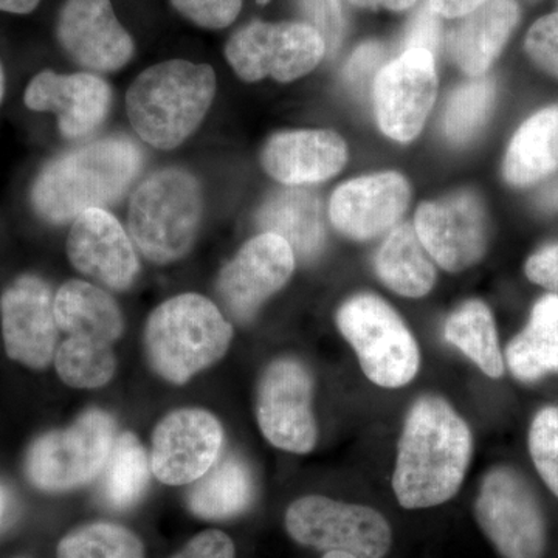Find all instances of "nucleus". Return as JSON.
<instances>
[{
    "label": "nucleus",
    "mask_w": 558,
    "mask_h": 558,
    "mask_svg": "<svg viewBox=\"0 0 558 558\" xmlns=\"http://www.w3.org/2000/svg\"><path fill=\"white\" fill-rule=\"evenodd\" d=\"M473 439L464 418L446 400L427 396L411 407L399 439L392 488L405 509L442 505L468 473Z\"/></svg>",
    "instance_id": "f257e3e1"
},
{
    "label": "nucleus",
    "mask_w": 558,
    "mask_h": 558,
    "mask_svg": "<svg viewBox=\"0 0 558 558\" xmlns=\"http://www.w3.org/2000/svg\"><path fill=\"white\" fill-rule=\"evenodd\" d=\"M142 165V150L130 138H101L68 150L46 163L33 182V209L53 226L73 222L87 209L119 202Z\"/></svg>",
    "instance_id": "f03ea898"
},
{
    "label": "nucleus",
    "mask_w": 558,
    "mask_h": 558,
    "mask_svg": "<svg viewBox=\"0 0 558 558\" xmlns=\"http://www.w3.org/2000/svg\"><path fill=\"white\" fill-rule=\"evenodd\" d=\"M216 95L215 70L185 60L160 62L140 73L126 95L128 116L143 142L174 149L207 117Z\"/></svg>",
    "instance_id": "7ed1b4c3"
},
{
    "label": "nucleus",
    "mask_w": 558,
    "mask_h": 558,
    "mask_svg": "<svg viewBox=\"0 0 558 558\" xmlns=\"http://www.w3.org/2000/svg\"><path fill=\"white\" fill-rule=\"evenodd\" d=\"M233 329L211 300L183 293L149 315L145 348L150 368L182 385L226 355Z\"/></svg>",
    "instance_id": "20e7f679"
},
{
    "label": "nucleus",
    "mask_w": 558,
    "mask_h": 558,
    "mask_svg": "<svg viewBox=\"0 0 558 558\" xmlns=\"http://www.w3.org/2000/svg\"><path fill=\"white\" fill-rule=\"evenodd\" d=\"M202 215L199 180L183 168H163L143 180L132 194L128 227L146 259L171 264L193 248Z\"/></svg>",
    "instance_id": "39448f33"
},
{
    "label": "nucleus",
    "mask_w": 558,
    "mask_h": 558,
    "mask_svg": "<svg viewBox=\"0 0 558 558\" xmlns=\"http://www.w3.org/2000/svg\"><path fill=\"white\" fill-rule=\"evenodd\" d=\"M337 326L374 384L402 388L416 377L421 365L417 341L380 296L362 293L344 301L337 312Z\"/></svg>",
    "instance_id": "423d86ee"
},
{
    "label": "nucleus",
    "mask_w": 558,
    "mask_h": 558,
    "mask_svg": "<svg viewBox=\"0 0 558 558\" xmlns=\"http://www.w3.org/2000/svg\"><path fill=\"white\" fill-rule=\"evenodd\" d=\"M481 531L502 558H543L548 523L531 483L519 470L499 465L481 483L475 502Z\"/></svg>",
    "instance_id": "0eeeda50"
},
{
    "label": "nucleus",
    "mask_w": 558,
    "mask_h": 558,
    "mask_svg": "<svg viewBox=\"0 0 558 558\" xmlns=\"http://www.w3.org/2000/svg\"><path fill=\"white\" fill-rule=\"evenodd\" d=\"M113 442V418L101 410L86 411L69 428L46 433L33 442L25 473L40 490H72L100 475Z\"/></svg>",
    "instance_id": "6e6552de"
},
{
    "label": "nucleus",
    "mask_w": 558,
    "mask_h": 558,
    "mask_svg": "<svg viewBox=\"0 0 558 558\" xmlns=\"http://www.w3.org/2000/svg\"><path fill=\"white\" fill-rule=\"evenodd\" d=\"M326 53L322 33L307 22L253 21L227 40L226 57L241 80H299L312 72Z\"/></svg>",
    "instance_id": "1a4fd4ad"
},
{
    "label": "nucleus",
    "mask_w": 558,
    "mask_h": 558,
    "mask_svg": "<svg viewBox=\"0 0 558 558\" xmlns=\"http://www.w3.org/2000/svg\"><path fill=\"white\" fill-rule=\"evenodd\" d=\"M286 529L300 545L357 558H385L392 545L391 526L380 512L318 495L290 505Z\"/></svg>",
    "instance_id": "9d476101"
},
{
    "label": "nucleus",
    "mask_w": 558,
    "mask_h": 558,
    "mask_svg": "<svg viewBox=\"0 0 558 558\" xmlns=\"http://www.w3.org/2000/svg\"><path fill=\"white\" fill-rule=\"evenodd\" d=\"M312 395L310 369L299 360L279 359L267 366L258 385L256 417L271 446L296 454L314 450L318 428Z\"/></svg>",
    "instance_id": "9b49d317"
},
{
    "label": "nucleus",
    "mask_w": 558,
    "mask_h": 558,
    "mask_svg": "<svg viewBox=\"0 0 558 558\" xmlns=\"http://www.w3.org/2000/svg\"><path fill=\"white\" fill-rule=\"evenodd\" d=\"M438 92L435 54L407 49L374 78L373 101L377 123L398 142L416 138L424 128Z\"/></svg>",
    "instance_id": "f8f14e48"
},
{
    "label": "nucleus",
    "mask_w": 558,
    "mask_h": 558,
    "mask_svg": "<svg viewBox=\"0 0 558 558\" xmlns=\"http://www.w3.org/2000/svg\"><path fill=\"white\" fill-rule=\"evenodd\" d=\"M414 229L442 269H469L486 253V211L473 191H457L442 199L425 202L417 209Z\"/></svg>",
    "instance_id": "ddd939ff"
},
{
    "label": "nucleus",
    "mask_w": 558,
    "mask_h": 558,
    "mask_svg": "<svg viewBox=\"0 0 558 558\" xmlns=\"http://www.w3.org/2000/svg\"><path fill=\"white\" fill-rule=\"evenodd\" d=\"M295 270V253L274 233L245 242L218 278V295L231 317L247 323L271 295L284 288Z\"/></svg>",
    "instance_id": "4468645a"
},
{
    "label": "nucleus",
    "mask_w": 558,
    "mask_h": 558,
    "mask_svg": "<svg viewBox=\"0 0 558 558\" xmlns=\"http://www.w3.org/2000/svg\"><path fill=\"white\" fill-rule=\"evenodd\" d=\"M223 429L208 411L183 409L154 429L150 469L161 483L183 486L201 480L218 462Z\"/></svg>",
    "instance_id": "2eb2a0df"
},
{
    "label": "nucleus",
    "mask_w": 558,
    "mask_h": 558,
    "mask_svg": "<svg viewBox=\"0 0 558 558\" xmlns=\"http://www.w3.org/2000/svg\"><path fill=\"white\" fill-rule=\"evenodd\" d=\"M0 311L9 357L27 368H47L57 354L60 329L49 282L36 275H22L3 292Z\"/></svg>",
    "instance_id": "dca6fc26"
},
{
    "label": "nucleus",
    "mask_w": 558,
    "mask_h": 558,
    "mask_svg": "<svg viewBox=\"0 0 558 558\" xmlns=\"http://www.w3.org/2000/svg\"><path fill=\"white\" fill-rule=\"evenodd\" d=\"M57 38L70 60L92 72H117L134 57V39L117 20L110 0H65Z\"/></svg>",
    "instance_id": "f3484780"
},
{
    "label": "nucleus",
    "mask_w": 558,
    "mask_h": 558,
    "mask_svg": "<svg viewBox=\"0 0 558 558\" xmlns=\"http://www.w3.org/2000/svg\"><path fill=\"white\" fill-rule=\"evenodd\" d=\"M68 255L81 274L119 292L130 289L138 277V256L131 238L105 208L87 209L73 220Z\"/></svg>",
    "instance_id": "a211bd4d"
},
{
    "label": "nucleus",
    "mask_w": 558,
    "mask_h": 558,
    "mask_svg": "<svg viewBox=\"0 0 558 558\" xmlns=\"http://www.w3.org/2000/svg\"><path fill=\"white\" fill-rule=\"evenodd\" d=\"M410 201V183L398 172L363 175L336 190L329 216L344 236L366 241L395 229Z\"/></svg>",
    "instance_id": "6ab92c4d"
},
{
    "label": "nucleus",
    "mask_w": 558,
    "mask_h": 558,
    "mask_svg": "<svg viewBox=\"0 0 558 558\" xmlns=\"http://www.w3.org/2000/svg\"><path fill=\"white\" fill-rule=\"evenodd\" d=\"M24 101L36 112L54 113L62 137L78 140L101 126L112 105V90L94 73L60 75L43 70L28 84Z\"/></svg>",
    "instance_id": "aec40b11"
},
{
    "label": "nucleus",
    "mask_w": 558,
    "mask_h": 558,
    "mask_svg": "<svg viewBox=\"0 0 558 558\" xmlns=\"http://www.w3.org/2000/svg\"><path fill=\"white\" fill-rule=\"evenodd\" d=\"M347 160V143L332 131L279 132L267 140L260 153L267 174L289 186L333 178Z\"/></svg>",
    "instance_id": "412c9836"
},
{
    "label": "nucleus",
    "mask_w": 558,
    "mask_h": 558,
    "mask_svg": "<svg viewBox=\"0 0 558 558\" xmlns=\"http://www.w3.org/2000/svg\"><path fill=\"white\" fill-rule=\"evenodd\" d=\"M520 11L513 0H486L465 14L450 35V51L469 75L483 76L497 60L519 24Z\"/></svg>",
    "instance_id": "4be33fe9"
},
{
    "label": "nucleus",
    "mask_w": 558,
    "mask_h": 558,
    "mask_svg": "<svg viewBox=\"0 0 558 558\" xmlns=\"http://www.w3.org/2000/svg\"><path fill=\"white\" fill-rule=\"evenodd\" d=\"M263 233L281 236L300 259L317 258L325 244L322 202L311 191L292 186L264 202L256 218Z\"/></svg>",
    "instance_id": "5701e85b"
},
{
    "label": "nucleus",
    "mask_w": 558,
    "mask_h": 558,
    "mask_svg": "<svg viewBox=\"0 0 558 558\" xmlns=\"http://www.w3.org/2000/svg\"><path fill=\"white\" fill-rule=\"evenodd\" d=\"M58 328L70 337L110 347L123 333V315L117 301L90 282L72 279L54 295Z\"/></svg>",
    "instance_id": "b1692460"
},
{
    "label": "nucleus",
    "mask_w": 558,
    "mask_h": 558,
    "mask_svg": "<svg viewBox=\"0 0 558 558\" xmlns=\"http://www.w3.org/2000/svg\"><path fill=\"white\" fill-rule=\"evenodd\" d=\"M506 365L520 381H537L558 374V295L539 299L527 325L506 348Z\"/></svg>",
    "instance_id": "393cba45"
},
{
    "label": "nucleus",
    "mask_w": 558,
    "mask_h": 558,
    "mask_svg": "<svg viewBox=\"0 0 558 558\" xmlns=\"http://www.w3.org/2000/svg\"><path fill=\"white\" fill-rule=\"evenodd\" d=\"M558 170V105L539 110L521 124L505 159L510 185L529 186Z\"/></svg>",
    "instance_id": "a878e982"
},
{
    "label": "nucleus",
    "mask_w": 558,
    "mask_h": 558,
    "mask_svg": "<svg viewBox=\"0 0 558 558\" xmlns=\"http://www.w3.org/2000/svg\"><path fill=\"white\" fill-rule=\"evenodd\" d=\"M432 256L418 240L411 223H400L389 231L387 240L377 252V275L387 288L409 299L427 295L436 281Z\"/></svg>",
    "instance_id": "bb28decb"
},
{
    "label": "nucleus",
    "mask_w": 558,
    "mask_h": 558,
    "mask_svg": "<svg viewBox=\"0 0 558 558\" xmlns=\"http://www.w3.org/2000/svg\"><path fill=\"white\" fill-rule=\"evenodd\" d=\"M253 497L255 483L248 465L230 454L197 480L189 494V508L201 519L226 520L247 510Z\"/></svg>",
    "instance_id": "cd10ccee"
},
{
    "label": "nucleus",
    "mask_w": 558,
    "mask_h": 558,
    "mask_svg": "<svg viewBox=\"0 0 558 558\" xmlns=\"http://www.w3.org/2000/svg\"><path fill=\"white\" fill-rule=\"evenodd\" d=\"M444 336L472 360L490 379L505 374L506 362L499 348L497 326L487 304L470 300L447 318Z\"/></svg>",
    "instance_id": "c85d7f7f"
},
{
    "label": "nucleus",
    "mask_w": 558,
    "mask_h": 558,
    "mask_svg": "<svg viewBox=\"0 0 558 558\" xmlns=\"http://www.w3.org/2000/svg\"><path fill=\"white\" fill-rule=\"evenodd\" d=\"M105 469L101 497L110 508L128 509L143 497L149 484L148 454L132 433L116 439Z\"/></svg>",
    "instance_id": "c756f323"
},
{
    "label": "nucleus",
    "mask_w": 558,
    "mask_h": 558,
    "mask_svg": "<svg viewBox=\"0 0 558 558\" xmlns=\"http://www.w3.org/2000/svg\"><path fill=\"white\" fill-rule=\"evenodd\" d=\"M54 366L62 381L70 387L94 389L109 384L117 362L110 347L70 337L58 348Z\"/></svg>",
    "instance_id": "7c9ffc66"
},
{
    "label": "nucleus",
    "mask_w": 558,
    "mask_h": 558,
    "mask_svg": "<svg viewBox=\"0 0 558 558\" xmlns=\"http://www.w3.org/2000/svg\"><path fill=\"white\" fill-rule=\"evenodd\" d=\"M494 101V81L484 76L451 92L440 121L446 137L453 143H465L475 137L486 124Z\"/></svg>",
    "instance_id": "2f4dec72"
},
{
    "label": "nucleus",
    "mask_w": 558,
    "mask_h": 558,
    "mask_svg": "<svg viewBox=\"0 0 558 558\" xmlns=\"http://www.w3.org/2000/svg\"><path fill=\"white\" fill-rule=\"evenodd\" d=\"M58 558H145V549L130 529L112 523H94L62 538Z\"/></svg>",
    "instance_id": "473e14b6"
},
{
    "label": "nucleus",
    "mask_w": 558,
    "mask_h": 558,
    "mask_svg": "<svg viewBox=\"0 0 558 558\" xmlns=\"http://www.w3.org/2000/svg\"><path fill=\"white\" fill-rule=\"evenodd\" d=\"M532 464L558 498V405L543 407L532 418L527 436Z\"/></svg>",
    "instance_id": "72a5a7b5"
},
{
    "label": "nucleus",
    "mask_w": 558,
    "mask_h": 558,
    "mask_svg": "<svg viewBox=\"0 0 558 558\" xmlns=\"http://www.w3.org/2000/svg\"><path fill=\"white\" fill-rule=\"evenodd\" d=\"M242 2L244 0H171V5L197 27L220 31L236 21Z\"/></svg>",
    "instance_id": "f704fd0d"
},
{
    "label": "nucleus",
    "mask_w": 558,
    "mask_h": 558,
    "mask_svg": "<svg viewBox=\"0 0 558 558\" xmlns=\"http://www.w3.org/2000/svg\"><path fill=\"white\" fill-rule=\"evenodd\" d=\"M526 51L538 68L558 78V13L532 25L526 36Z\"/></svg>",
    "instance_id": "c9c22d12"
},
{
    "label": "nucleus",
    "mask_w": 558,
    "mask_h": 558,
    "mask_svg": "<svg viewBox=\"0 0 558 558\" xmlns=\"http://www.w3.org/2000/svg\"><path fill=\"white\" fill-rule=\"evenodd\" d=\"M301 7L312 27L322 33L326 47L336 50L343 38L344 28L340 0H301Z\"/></svg>",
    "instance_id": "e433bc0d"
},
{
    "label": "nucleus",
    "mask_w": 558,
    "mask_h": 558,
    "mask_svg": "<svg viewBox=\"0 0 558 558\" xmlns=\"http://www.w3.org/2000/svg\"><path fill=\"white\" fill-rule=\"evenodd\" d=\"M440 36H442V28H440L439 14L432 10L428 2L424 3L407 28L405 50L425 49L435 54L439 50Z\"/></svg>",
    "instance_id": "4c0bfd02"
},
{
    "label": "nucleus",
    "mask_w": 558,
    "mask_h": 558,
    "mask_svg": "<svg viewBox=\"0 0 558 558\" xmlns=\"http://www.w3.org/2000/svg\"><path fill=\"white\" fill-rule=\"evenodd\" d=\"M384 57L385 49L380 44L368 43L359 47L349 60L347 72H344L351 86L363 87L376 78Z\"/></svg>",
    "instance_id": "58836bf2"
},
{
    "label": "nucleus",
    "mask_w": 558,
    "mask_h": 558,
    "mask_svg": "<svg viewBox=\"0 0 558 558\" xmlns=\"http://www.w3.org/2000/svg\"><path fill=\"white\" fill-rule=\"evenodd\" d=\"M172 558H234V545L223 532H202Z\"/></svg>",
    "instance_id": "ea45409f"
},
{
    "label": "nucleus",
    "mask_w": 558,
    "mask_h": 558,
    "mask_svg": "<svg viewBox=\"0 0 558 558\" xmlns=\"http://www.w3.org/2000/svg\"><path fill=\"white\" fill-rule=\"evenodd\" d=\"M526 277L558 295V242L546 245L527 259Z\"/></svg>",
    "instance_id": "a19ab883"
},
{
    "label": "nucleus",
    "mask_w": 558,
    "mask_h": 558,
    "mask_svg": "<svg viewBox=\"0 0 558 558\" xmlns=\"http://www.w3.org/2000/svg\"><path fill=\"white\" fill-rule=\"evenodd\" d=\"M427 2L439 16L453 20V17H462L472 13L473 10L483 5L486 0H427Z\"/></svg>",
    "instance_id": "79ce46f5"
},
{
    "label": "nucleus",
    "mask_w": 558,
    "mask_h": 558,
    "mask_svg": "<svg viewBox=\"0 0 558 558\" xmlns=\"http://www.w3.org/2000/svg\"><path fill=\"white\" fill-rule=\"evenodd\" d=\"M354 5L365 9H387L391 11H405L414 7L417 0H351Z\"/></svg>",
    "instance_id": "37998d69"
},
{
    "label": "nucleus",
    "mask_w": 558,
    "mask_h": 558,
    "mask_svg": "<svg viewBox=\"0 0 558 558\" xmlns=\"http://www.w3.org/2000/svg\"><path fill=\"white\" fill-rule=\"evenodd\" d=\"M40 0H0V11L14 14L32 13L39 5Z\"/></svg>",
    "instance_id": "c03bdc74"
},
{
    "label": "nucleus",
    "mask_w": 558,
    "mask_h": 558,
    "mask_svg": "<svg viewBox=\"0 0 558 558\" xmlns=\"http://www.w3.org/2000/svg\"><path fill=\"white\" fill-rule=\"evenodd\" d=\"M11 510V498L9 490L0 484V526L9 519Z\"/></svg>",
    "instance_id": "a18cd8bd"
},
{
    "label": "nucleus",
    "mask_w": 558,
    "mask_h": 558,
    "mask_svg": "<svg viewBox=\"0 0 558 558\" xmlns=\"http://www.w3.org/2000/svg\"><path fill=\"white\" fill-rule=\"evenodd\" d=\"M3 94H5V73H3L2 64H0V102H2Z\"/></svg>",
    "instance_id": "49530a36"
},
{
    "label": "nucleus",
    "mask_w": 558,
    "mask_h": 558,
    "mask_svg": "<svg viewBox=\"0 0 558 558\" xmlns=\"http://www.w3.org/2000/svg\"><path fill=\"white\" fill-rule=\"evenodd\" d=\"M323 558H357V557H354V556H351V554H347V553H326L325 556H323Z\"/></svg>",
    "instance_id": "de8ad7c7"
}]
</instances>
